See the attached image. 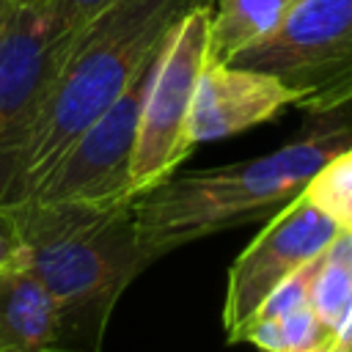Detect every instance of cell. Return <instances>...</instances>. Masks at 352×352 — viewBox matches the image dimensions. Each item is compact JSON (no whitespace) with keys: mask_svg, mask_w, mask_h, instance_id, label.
Segmentation results:
<instances>
[{"mask_svg":"<svg viewBox=\"0 0 352 352\" xmlns=\"http://www.w3.org/2000/svg\"><path fill=\"white\" fill-rule=\"evenodd\" d=\"M19 253L55 305V352H102L124 289L148 264L138 195L8 206Z\"/></svg>","mask_w":352,"mask_h":352,"instance_id":"6da1fadb","label":"cell"},{"mask_svg":"<svg viewBox=\"0 0 352 352\" xmlns=\"http://www.w3.org/2000/svg\"><path fill=\"white\" fill-rule=\"evenodd\" d=\"M352 146L346 124H322L278 151L220 168L173 173L138 195V226L146 261L209 234L272 217L311 179Z\"/></svg>","mask_w":352,"mask_h":352,"instance_id":"7a4b0ae2","label":"cell"},{"mask_svg":"<svg viewBox=\"0 0 352 352\" xmlns=\"http://www.w3.org/2000/svg\"><path fill=\"white\" fill-rule=\"evenodd\" d=\"M209 0H113L82 22L66 50L30 140L16 204L47 176L74 138L94 124L162 50L173 28Z\"/></svg>","mask_w":352,"mask_h":352,"instance_id":"3957f363","label":"cell"},{"mask_svg":"<svg viewBox=\"0 0 352 352\" xmlns=\"http://www.w3.org/2000/svg\"><path fill=\"white\" fill-rule=\"evenodd\" d=\"M52 0H14L0 28V204L14 206L30 140L77 33Z\"/></svg>","mask_w":352,"mask_h":352,"instance_id":"277c9868","label":"cell"},{"mask_svg":"<svg viewBox=\"0 0 352 352\" xmlns=\"http://www.w3.org/2000/svg\"><path fill=\"white\" fill-rule=\"evenodd\" d=\"M228 63L278 77L297 107L338 110L352 102V0H300L272 36Z\"/></svg>","mask_w":352,"mask_h":352,"instance_id":"5b68a950","label":"cell"},{"mask_svg":"<svg viewBox=\"0 0 352 352\" xmlns=\"http://www.w3.org/2000/svg\"><path fill=\"white\" fill-rule=\"evenodd\" d=\"M206 60L209 8L198 6L173 28L157 58L140 107L129 162V187L135 195H143L168 176H173L176 168L190 157L192 143L187 138V118Z\"/></svg>","mask_w":352,"mask_h":352,"instance_id":"8992f818","label":"cell"},{"mask_svg":"<svg viewBox=\"0 0 352 352\" xmlns=\"http://www.w3.org/2000/svg\"><path fill=\"white\" fill-rule=\"evenodd\" d=\"M338 231L341 226L308 192H300L270 217L264 231L253 236V242L228 270L223 302V327L228 344L242 341L248 324L267 297L297 270L314 261Z\"/></svg>","mask_w":352,"mask_h":352,"instance_id":"52a82bcc","label":"cell"},{"mask_svg":"<svg viewBox=\"0 0 352 352\" xmlns=\"http://www.w3.org/2000/svg\"><path fill=\"white\" fill-rule=\"evenodd\" d=\"M160 52L138 72V77L126 85V91L74 138V143L58 157V162L47 170V176L33 187V192L25 201L58 204V201H113V198L135 195L129 187V162H132L140 107Z\"/></svg>","mask_w":352,"mask_h":352,"instance_id":"ba28073f","label":"cell"},{"mask_svg":"<svg viewBox=\"0 0 352 352\" xmlns=\"http://www.w3.org/2000/svg\"><path fill=\"white\" fill-rule=\"evenodd\" d=\"M286 104H294V94L278 77L258 69L206 60L192 94L187 138L195 148L198 143L264 124Z\"/></svg>","mask_w":352,"mask_h":352,"instance_id":"9c48e42d","label":"cell"},{"mask_svg":"<svg viewBox=\"0 0 352 352\" xmlns=\"http://www.w3.org/2000/svg\"><path fill=\"white\" fill-rule=\"evenodd\" d=\"M0 352H55V305L19 250L0 264Z\"/></svg>","mask_w":352,"mask_h":352,"instance_id":"30bf717a","label":"cell"},{"mask_svg":"<svg viewBox=\"0 0 352 352\" xmlns=\"http://www.w3.org/2000/svg\"><path fill=\"white\" fill-rule=\"evenodd\" d=\"M300 0H209V60L228 63L272 36Z\"/></svg>","mask_w":352,"mask_h":352,"instance_id":"8fae6325","label":"cell"},{"mask_svg":"<svg viewBox=\"0 0 352 352\" xmlns=\"http://www.w3.org/2000/svg\"><path fill=\"white\" fill-rule=\"evenodd\" d=\"M308 302L352 349V228H341L314 258Z\"/></svg>","mask_w":352,"mask_h":352,"instance_id":"7c38bea8","label":"cell"},{"mask_svg":"<svg viewBox=\"0 0 352 352\" xmlns=\"http://www.w3.org/2000/svg\"><path fill=\"white\" fill-rule=\"evenodd\" d=\"M242 341L264 352H352L341 336L316 316L308 300L272 316H256Z\"/></svg>","mask_w":352,"mask_h":352,"instance_id":"4fadbf2b","label":"cell"},{"mask_svg":"<svg viewBox=\"0 0 352 352\" xmlns=\"http://www.w3.org/2000/svg\"><path fill=\"white\" fill-rule=\"evenodd\" d=\"M305 192L341 226L352 228V146L336 154L305 187Z\"/></svg>","mask_w":352,"mask_h":352,"instance_id":"5bb4252c","label":"cell"},{"mask_svg":"<svg viewBox=\"0 0 352 352\" xmlns=\"http://www.w3.org/2000/svg\"><path fill=\"white\" fill-rule=\"evenodd\" d=\"M19 250V231L14 223V214L8 206L0 204V264L8 261Z\"/></svg>","mask_w":352,"mask_h":352,"instance_id":"9a60e30c","label":"cell"},{"mask_svg":"<svg viewBox=\"0 0 352 352\" xmlns=\"http://www.w3.org/2000/svg\"><path fill=\"white\" fill-rule=\"evenodd\" d=\"M72 22H77V25H82V22H88L94 14H99L107 3H113V0H52Z\"/></svg>","mask_w":352,"mask_h":352,"instance_id":"2e32d148","label":"cell"},{"mask_svg":"<svg viewBox=\"0 0 352 352\" xmlns=\"http://www.w3.org/2000/svg\"><path fill=\"white\" fill-rule=\"evenodd\" d=\"M11 6H14V0H0V28H3V22H6V16H8Z\"/></svg>","mask_w":352,"mask_h":352,"instance_id":"e0dca14e","label":"cell"}]
</instances>
